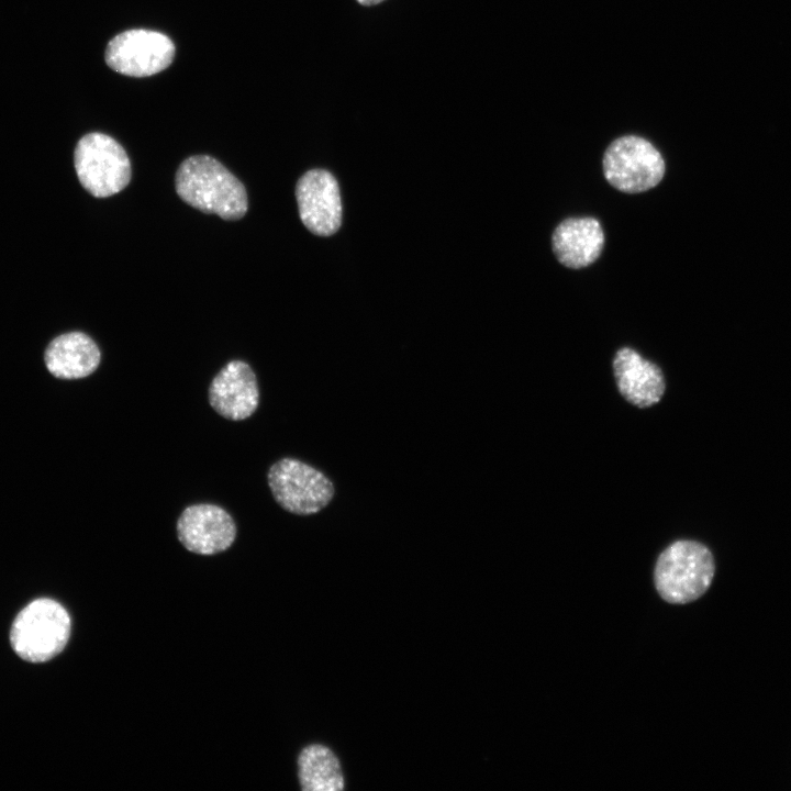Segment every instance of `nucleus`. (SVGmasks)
Wrapping results in <instances>:
<instances>
[{
    "mask_svg": "<svg viewBox=\"0 0 791 791\" xmlns=\"http://www.w3.org/2000/svg\"><path fill=\"white\" fill-rule=\"evenodd\" d=\"M602 165L609 183L626 193L649 190L665 175V161L658 149L635 135L613 141L604 152Z\"/></svg>",
    "mask_w": 791,
    "mask_h": 791,
    "instance_id": "423d86ee",
    "label": "nucleus"
},
{
    "mask_svg": "<svg viewBox=\"0 0 791 791\" xmlns=\"http://www.w3.org/2000/svg\"><path fill=\"white\" fill-rule=\"evenodd\" d=\"M552 242L560 264L580 269L598 259L604 245V233L594 218H569L557 225Z\"/></svg>",
    "mask_w": 791,
    "mask_h": 791,
    "instance_id": "f8f14e48",
    "label": "nucleus"
},
{
    "mask_svg": "<svg viewBox=\"0 0 791 791\" xmlns=\"http://www.w3.org/2000/svg\"><path fill=\"white\" fill-rule=\"evenodd\" d=\"M48 371L56 378L79 379L96 371L101 353L96 342L82 332H68L55 337L44 355Z\"/></svg>",
    "mask_w": 791,
    "mask_h": 791,
    "instance_id": "ddd939ff",
    "label": "nucleus"
},
{
    "mask_svg": "<svg viewBox=\"0 0 791 791\" xmlns=\"http://www.w3.org/2000/svg\"><path fill=\"white\" fill-rule=\"evenodd\" d=\"M715 571L710 549L694 541H677L658 557L654 581L667 602L684 604L699 599L712 583Z\"/></svg>",
    "mask_w": 791,
    "mask_h": 791,
    "instance_id": "f03ea898",
    "label": "nucleus"
},
{
    "mask_svg": "<svg viewBox=\"0 0 791 791\" xmlns=\"http://www.w3.org/2000/svg\"><path fill=\"white\" fill-rule=\"evenodd\" d=\"M267 481L276 502L297 515L320 512L335 493L332 481L324 474L294 458L276 461L268 470Z\"/></svg>",
    "mask_w": 791,
    "mask_h": 791,
    "instance_id": "39448f33",
    "label": "nucleus"
},
{
    "mask_svg": "<svg viewBox=\"0 0 791 791\" xmlns=\"http://www.w3.org/2000/svg\"><path fill=\"white\" fill-rule=\"evenodd\" d=\"M176 530L181 545L198 555L222 553L236 538V524L232 516L212 503L187 506L178 517Z\"/></svg>",
    "mask_w": 791,
    "mask_h": 791,
    "instance_id": "6e6552de",
    "label": "nucleus"
},
{
    "mask_svg": "<svg viewBox=\"0 0 791 791\" xmlns=\"http://www.w3.org/2000/svg\"><path fill=\"white\" fill-rule=\"evenodd\" d=\"M298 769L303 791H339L344 788L339 760L324 745L304 747L298 757Z\"/></svg>",
    "mask_w": 791,
    "mask_h": 791,
    "instance_id": "4468645a",
    "label": "nucleus"
},
{
    "mask_svg": "<svg viewBox=\"0 0 791 791\" xmlns=\"http://www.w3.org/2000/svg\"><path fill=\"white\" fill-rule=\"evenodd\" d=\"M70 617L67 610L52 599H37L27 604L13 621L10 640L14 651L31 662L47 661L68 643Z\"/></svg>",
    "mask_w": 791,
    "mask_h": 791,
    "instance_id": "7ed1b4c3",
    "label": "nucleus"
},
{
    "mask_svg": "<svg viewBox=\"0 0 791 791\" xmlns=\"http://www.w3.org/2000/svg\"><path fill=\"white\" fill-rule=\"evenodd\" d=\"M175 188L187 204L223 220H239L248 209L244 185L208 155L186 158L176 172Z\"/></svg>",
    "mask_w": 791,
    "mask_h": 791,
    "instance_id": "f257e3e1",
    "label": "nucleus"
},
{
    "mask_svg": "<svg viewBox=\"0 0 791 791\" xmlns=\"http://www.w3.org/2000/svg\"><path fill=\"white\" fill-rule=\"evenodd\" d=\"M175 56L172 41L151 30H129L114 36L105 49L113 70L132 77H147L167 68Z\"/></svg>",
    "mask_w": 791,
    "mask_h": 791,
    "instance_id": "0eeeda50",
    "label": "nucleus"
},
{
    "mask_svg": "<svg viewBox=\"0 0 791 791\" xmlns=\"http://www.w3.org/2000/svg\"><path fill=\"white\" fill-rule=\"evenodd\" d=\"M359 4L365 7L376 5L385 0H356Z\"/></svg>",
    "mask_w": 791,
    "mask_h": 791,
    "instance_id": "2eb2a0df",
    "label": "nucleus"
},
{
    "mask_svg": "<svg viewBox=\"0 0 791 791\" xmlns=\"http://www.w3.org/2000/svg\"><path fill=\"white\" fill-rule=\"evenodd\" d=\"M613 368L619 390L628 402L639 408L659 402L666 385L657 365L623 347L615 354Z\"/></svg>",
    "mask_w": 791,
    "mask_h": 791,
    "instance_id": "9b49d317",
    "label": "nucleus"
},
{
    "mask_svg": "<svg viewBox=\"0 0 791 791\" xmlns=\"http://www.w3.org/2000/svg\"><path fill=\"white\" fill-rule=\"evenodd\" d=\"M299 214L305 227L315 235L330 236L342 223L339 188L334 176L324 169L307 171L296 187Z\"/></svg>",
    "mask_w": 791,
    "mask_h": 791,
    "instance_id": "1a4fd4ad",
    "label": "nucleus"
},
{
    "mask_svg": "<svg viewBox=\"0 0 791 791\" xmlns=\"http://www.w3.org/2000/svg\"><path fill=\"white\" fill-rule=\"evenodd\" d=\"M212 409L231 421H242L255 413L259 389L252 367L243 360L227 363L213 378L208 391Z\"/></svg>",
    "mask_w": 791,
    "mask_h": 791,
    "instance_id": "9d476101",
    "label": "nucleus"
},
{
    "mask_svg": "<svg viewBox=\"0 0 791 791\" xmlns=\"http://www.w3.org/2000/svg\"><path fill=\"white\" fill-rule=\"evenodd\" d=\"M74 165L81 186L97 198L120 192L131 180V163L125 149L103 133H88L78 141Z\"/></svg>",
    "mask_w": 791,
    "mask_h": 791,
    "instance_id": "20e7f679",
    "label": "nucleus"
}]
</instances>
